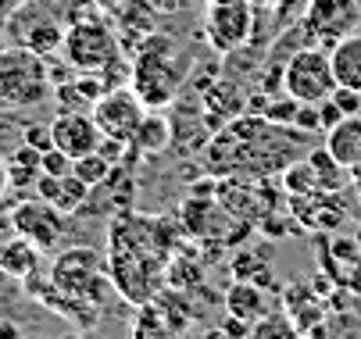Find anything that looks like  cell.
Wrapping results in <instances>:
<instances>
[{"label":"cell","mask_w":361,"mask_h":339,"mask_svg":"<svg viewBox=\"0 0 361 339\" xmlns=\"http://www.w3.org/2000/svg\"><path fill=\"white\" fill-rule=\"evenodd\" d=\"M11 229L25 236L29 243H36L39 250H50L58 247V239L65 232V215L47 200H22L11 211Z\"/></svg>","instance_id":"8"},{"label":"cell","mask_w":361,"mask_h":339,"mask_svg":"<svg viewBox=\"0 0 361 339\" xmlns=\"http://www.w3.org/2000/svg\"><path fill=\"white\" fill-rule=\"evenodd\" d=\"M118 4H122V0H93V8H97V11H104V15H111Z\"/></svg>","instance_id":"26"},{"label":"cell","mask_w":361,"mask_h":339,"mask_svg":"<svg viewBox=\"0 0 361 339\" xmlns=\"http://www.w3.org/2000/svg\"><path fill=\"white\" fill-rule=\"evenodd\" d=\"M361 29V0H307L304 32L319 46H336L343 36Z\"/></svg>","instance_id":"6"},{"label":"cell","mask_w":361,"mask_h":339,"mask_svg":"<svg viewBox=\"0 0 361 339\" xmlns=\"http://www.w3.org/2000/svg\"><path fill=\"white\" fill-rule=\"evenodd\" d=\"M50 93H54V75L43 54L25 43H11L0 51V104L29 111L39 108Z\"/></svg>","instance_id":"3"},{"label":"cell","mask_w":361,"mask_h":339,"mask_svg":"<svg viewBox=\"0 0 361 339\" xmlns=\"http://www.w3.org/2000/svg\"><path fill=\"white\" fill-rule=\"evenodd\" d=\"M111 161L100 154V151H93V154H82V158H75V165H72V172L86 182V186H100V182H108V175H111Z\"/></svg>","instance_id":"20"},{"label":"cell","mask_w":361,"mask_h":339,"mask_svg":"<svg viewBox=\"0 0 361 339\" xmlns=\"http://www.w3.org/2000/svg\"><path fill=\"white\" fill-rule=\"evenodd\" d=\"M254 4H262V8H286V4H293V0H254Z\"/></svg>","instance_id":"28"},{"label":"cell","mask_w":361,"mask_h":339,"mask_svg":"<svg viewBox=\"0 0 361 339\" xmlns=\"http://www.w3.org/2000/svg\"><path fill=\"white\" fill-rule=\"evenodd\" d=\"M36 179H39V151L29 147V143H22V147L15 151V158L8 161V182L25 186V182H36Z\"/></svg>","instance_id":"18"},{"label":"cell","mask_w":361,"mask_h":339,"mask_svg":"<svg viewBox=\"0 0 361 339\" xmlns=\"http://www.w3.org/2000/svg\"><path fill=\"white\" fill-rule=\"evenodd\" d=\"M340 118H347V115H343L333 101H322V104H319V125H322V129H333Z\"/></svg>","instance_id":"24"},{"label":"cell","mask_w":361,"mask_h":339,"mask_svg":"<svg viewBox=\"0 0 361 339\" xmlns=\"http://www.w3.org/2000/svg\"><path fill=\"white\" fill-rule=\"evenodd\" d=\"M350 186H354V193H357V200H361V165L350 172Z\"/></svg>","instance_id":"27"},{"label":"cell","mask_w":361,"mask_h":339,"mask_svg":"<svg viewBox=\"0 0 361 339\" xmlns=\"http://www.w3.org/2000/svg\"><path fill=\"white\" fill-rule=\"evenodd\" d=\"M65 29H68V25H61L58 18H39V22H32V25L22 32V39H18V43H25V46H32L36 54L50 58V54H61Z\"/></svg>","instance_id":"16"},{"label":"cell","mask_w":361,"mask_h":339,"mask_svg":"<svg viewBox=\"0 0 361 339\" xmlns=\"http://www.w3.org/2000/svg\"><path fill=\"white\" fill-rule=\"evenodd\" d=\"M90 189L93 186H86L75 172H68V175H43L39 172V179H36V197L47 200V204H54L61 215L79 211L86 204V197H90Z\"/></svg>","instance_id":"10"},{"label":"cell","mask_w":361,"mask_h":339,"mask_svg":"<svg viewBox=\"0 0 361 339\" xmlns=\"http://www.w3.org/2000/svg\"><path fill=\"white\" fill-rule=\"evenodd\" d=\"M186 79V65L179 58V43L165 32H150L133 51V89L147 104V111H158L176 101V93Z\"/></svg>","instance_id":"1"},{"label":"cell","mask_w":361,"mask_h":339,"mask_svg":"<svg viewBox=\"0 0 361 339\" xmlns=\"http://www.w3.org/2000/svg\"><path fill=\"white\" fill-rule=\"evenodd\" d=\"M326 151H329L347 172H354V168L361 165V115H347V118H340V122L329 129Z\"/></svg>","instance_id":"11"},{"label":"cell","mask_w":361,"mask_h":339,"mask_svg":"<svg viewBox=\"0 0 361 339\" xmlns=\"http://www.w3.org/2000/svg\"><path fill=\"white\" fill-rule=\"evenodd\" d=\"M329 58H333L336 86H347V89L361 93V32H350L336 46H329Z\"/></svg>","instance_id":"13"},{"label":"cell","mask_w":361,"mask_h":339,"mask_svg":"<svg viewBox=\"0 0 361 339\" xmlns=\"http://www.w3.org/2000/svg\"><path fill=\"white\" fill-rule=\"evenodd\" d=\"M22 335V328L15 325V321H4V318H0V339H18Z\"/></svg>","instance_id":"25"},{"label":"cell","mask_w":361,"mask_h":339,"mask_svg":"<svg viewBox=\"0 0 361 339\" xmlns=\"http://www.w3.org/2000/svg\"><path fill=\"white\" fill-rule=\"evenodd\" d=\"M93 111V118H97V125H100V132L104 136H111V139H122V143H133V136H136V129L143 125V118H147V104L136 96V89L129 86H115V89H108L100 101L90 108Z\"/></svg>","instance_id":"7"},{"label":"cell","mask_w":361,"mask_h":339,"mask_svg":"<svg viewBox=\"0 0 361 339\" xmlns=\"http://www.w3.org/2000/svg\"><path fill=\"white\" fill-rule=\"evenodd\" d=\"M154 11H158V8H154L150 0H122V4L111 11V22L122 29V36L133 32L129 43H126L129 51H136V43L154 32Z\"/></svg>","instance_id":"12"},{"label":"cell","mask_w":361,"mask_h":339,"mask_svg":"<svg viewBox=\"0 0 361 339\" xmlns=\"http://www.w3.org/2000/svg\"><path fill=\"white\" fill-rule=\"evenodd\" d=\"M329 101L343 111V115H361V93L357 89H347V86H336Z\"/></svg>","instance_id":"22"},{"label":"cell","mask_w":361,"mask_h":339,"mask_svg":"<svg viewBox=\"0 0 361 339\" xmlns=\"http://www.w3.org/2000/svg\"><path fill=\"white\" fill-rule=\"evenodd\" d=\"M283 89L290 93V101L300 104H322L336 89V72H333V58L329 46L307 43L300 51L290 54L286 68H283Z\"/></svg>","instance_id":"4"},{"label":"cell","mask_w":361,"mask_h":339,"mask_svg":"<svg viewBox=\"0 0 361 339\" xmlns=\"http://www.w3.org/2000/svg\"><path fill=\"white\" fill-rule=\"evenodd\" d=\"M72 165H75V161H72L61 147H50V151L39 154V172H43V175H68Z\"/></svg>","instance_id":"21"},{"label":"cell","mask_w":361,"mask_h":339,"mask_svg":"<svg viewBox=\"0 0 361 339\" xmlns=\"http://www.w3.org/2000/svg\"><path fill=\"white\" fill-rule=\"evenodd\" d=\"M254 0H208L204 8V36L219 54H233L254 32Z\"/></svg>","instance_id":"5"},{"label":"cell","mask_w":361,"mask_h":339,"mask_svg":"<svg viewBox=\"0 0 361 339\" xmlns=\"http://www.w3.org/2000/svg\"><path fill=\"white\" fill-rule=\"evenodd\" d=\"M50 136H54V147H61L72 161L82 158V154H93L100 147V139H104V132H100L93 111L86 115L82 108L61 111L54 122H50Z\"/></svg>","instance_id":"9"},{"label":"cell","mask_w":361,"mask_h":339,"mask_svg":"<svg viewBox=\"0 0 361 339\" xmlns=\"http://www.w3.org/2000/svg\"><path fill=\"white\" fill-rule=\"evenodd\" d=\"M36 268H39V247L29 243L25 236L15 232V239L0 243V271H4V275L25 282L29 275H36Z\"/></svg>","instance_id":"14"},{"label":"cell","mask_w":361,"mask_h":339,"mask_svg":"<svg viewBox=\"0 0 361 339\" xmlns=\"http://www.w3.org/2000/svg\"><path fill=\"white\" fill-rule=\"evenodd\" d=\"M22 143H29V147H36L39 154L43 151H50V147H54V136H50V125H29L25 129V139Z\"/></svg>","instance_id":"23"},{"label":"cell","mask_w":361,"mask_h":339,"mask_svg":"<svg viewBox=\"0 0 361 339\" xmlns=\"http://www.w3.org/2000/svg\"><path fill=\"white\" fill-rule=\"evenodd\" d=\"M133 147H140L143 154L165 151V147H169V122H165L161 115H147L143 125H140L136 136H133Z\"/></svg>","instance_id":"17"},{"label":"cell","mask_w":361,"mask_h":339,"mask_svg":"<svg viewBox=\"0 0 361 339\" xmlns=\"http://www.w3.org/2000/svg\"><path fill=\"white\" fill-rule=\"evenodd\" d=\"M226 314H233V318L254 325L257 318L265 314V293H262V286L240 279L229 293H226Z\"/></svg>","instance_id":"15"},{"label":"cell","mask_w":361,"mask_h":339,"mask_svg":"<svg viewBox=\"0 0 361 339\" xmlns=\"http://www.w3.org/2000/svg\"><path fill=\"white\" fill-rule=\"evenodd\" d=\"M300 328H297V321L290 318V314H283V311H276V314H262L254 325H250V335L254 339H293Z\"/></svg>","instance_id":"19"},{"label":"cell","mask_w":361,"mask_h":339,"mask_svg":"<svg viewBox=\"0 0 361 339\" xmlns=\"http://www.w3.org/2000/svg\"><path fill=\"white\" fill-rule=\"evenodd\" d=\"M61 58L75 72H104L111 61H118L122 58V36H118L111 15L97 11L90 4L86 11L68 18Z\"/></svg>","instance_id":"2"}]
</instances>
